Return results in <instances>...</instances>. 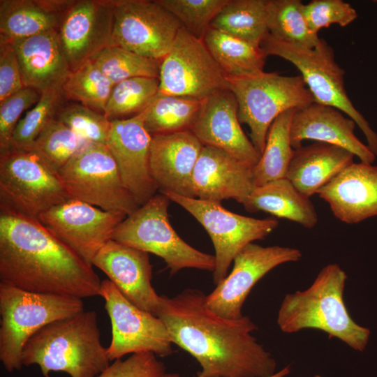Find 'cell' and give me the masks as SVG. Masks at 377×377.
I'll list each match as a JSON object with an SVG mask.
<instances>
[{
	"mask_svg": "<svg viewBox=\"0 0 377 377\" xmlns=\"http://www.w3.org/2000/svg\"><path fill=\"white\" fill-rule=\"evenodd\" d=\"M234 94L240 124L250 129V139L262 154L274 121L289 110H298L314 102L302 76L282 75L264 71L241 77H228Z\"/></svg>",
	"mask_w": 377,
	"mask_h": 377,
	"instance_id": "7",
	"label": "cell"
},
{
	"mask_svg": "<svg viewBox=\"0 0 377 377\" xmlns=\"http://www.w3.org/2000/svg\"><path fill=\"white\" fill-rule=\"evenodd\" d=\"M356 123L341 110L313 102L296 110L293 115L290 139L294 149L304 140L331 144L348 150L361 162L373 164L376 156L355 134Z\"/></svg>",
	"mask_w": 377,
	"mask_h": 377,
	"instance_id": "23",
	"label": "cell"
},
{
	"mask_svg": "<svg viewBox=\"0 0 377 377\" xmlns=\"http://www.w3.org/2000/svg\"><path fill=\"white\" fill-rule=\"evenodd\" d=\"M24 87L15 50L11 42L0 38V102Z\"/></svg>",
	"mask_w": 377,
	"mask_h": 377,
	"instance_id": "44",
	"label": "cell"
},
{
	"mask_svg": "<svg viewBox=\"0 0 377 377\" xmlns=\"http://www.w3.org/2000/svg\"><path fill=\"white\" fill-rule=\"evenodd\" d=\"M191 131L204 146L223 149L253 167L260 158L240 126L237 103L229 89L203 100Z\"/></svg>",
	"mask_w": 377,
	"mask_h": 377,
	"instance_id": "21",
	"label": "cell"
},
{
	"mask_svg": "<svg viewBox=\"0 0 377 377\" xmlns=\"http://www.w3.org/2000/svg\"><path fill=\"white\" fill-rule=\"evenodd\" d=\"M202 40L228 77H241L263 71L267 56L260 47L211 27Z\"/></svg>",
	"mask_w": 377,
	"mask_h": 377,
	"instance_id": "30",
	"label": "cell"
},
{
	"mask_svg": "<svg viewBox=\"0 0 377 377\" xmlns=\"http://www.w3.org/2000/svg\"><path fill=\"white\" fill-rule=\"evenodd\" d=\"M41 94L37 90L24 87L0 102V154L10 148L13 131L22 114L40 100Z\"/></svg>",
	"mask_w": 377,
	"mask_h": 377,
	"instance_id": "42",
	"label": "cell"
},
{
	"mask_svg": "<svg viewBox=\"0 0 377 377\" xmlns=\"http://www.w3.org/2000/svg\"><path fill=\"white\" fill-rule=\"evenodd\" d=\"M10 42L15 50L25 87L40 94L61 90L72 71L61 48L58 30Z\"/></svg>",
	"mask_w": 377,
	"mask_h": 377,
	"instance_id": "25",
	"label": "cell"
},
{
	"mask_svg": "<svg viewBox=\"0 0 377 377\" xmlns=\"http://www.w3.org/2000/svg\"><path fill=\"white\" fill-rule=\"evenodd\" d=\"M202 147L190 130L151 136L149 166L160 193L194 198L192 178Z\"/></svg>",
	"mask_w": 377,
	"mask_h": 377,
	"instance_id": "22",
	"label": "cell"
},
{
	"mask_svg": "<svg viewBox=\"0 0 377 377\" xmlns=\"http://www.w3.org/2000/svg\"><path fill=\"white\" fill-rule=\"evenodd\" d=\"M161 95L205 100L228 89V76L202 40L179 30L169 52L161 60L159 75Z\"/></svg>",
	"mask_w": 377,
	"mask_h": 377,
	"instance_id": "12",
	"label": "cell"
},
{
	"mask_svg": "<svg viewBox=\"0 0 377 377\" xmlns=\"http://www.w3.org/2000/svg\"><path fill=\"white\" fill-rule=\"evenodd\" d=\"M0 280L38 293L80 299L101 295L93 265L40 221L0 211Z\"/></svg>",
	"mask_w": 377,
	"mask_h": 377,
	"instance_id": "2",
	"label": "cell"
},
{
	"mask_svg": "<svg viewBox=\"0 0 377 377\" xmlns=\"http://www.w3.org/2000/svg\"><path fill=\"white\" fill-rule=\"evenodd\" d=\"M57 175L70 198L126 216L139 207L105 145L87 142Z\"/></svg>",
	"mask_w": 377,
	"mask_h": 377,
	"instance_id": "9",
	"label": "cell"
},
{
	"mask_svg": "<svg viewBox=\"0 0 377 377\" xmlns=\"http://www.w3.org/2000/svg\"><path fill=\"white\" fill-rule=\"evenodd\" d=\"M86 142L55 117L47 124L29 150L35 152L57 174Z\"/></svg>",
	"mask_w": 377,
	"mask_h": 377,
	"instance_id": "37",
	"label": "cell"
},
{
	"mask_svg": "<svg viewBox=\"0 0 377 377\" xmlns=\"http://www.w3.org/2000/svg\"><path fill=\"white\" fill-rule=\"evenodd\" d=\"M125 218L120 213L68 198L50 209L38 219L54 235L91 264Z\"/></svg>",
	"mask_w": 377,
	"mask_h": 377,
	"instance_id": "16",
	"label": "cell"
},
{
	"mask_svg": "<svg viewBox=\"0 0 377 377\" xmlns=\"http://www.w3.org/2000/svg\"><path fill=\"white\" fill-rule=\"evenodd\" d=\"M243 205L248 212H265L306 228H314L318 221L309 198L286 177L256 186Z\"/></svg>",
	"mask_w": 377,
	"mask_h": 377,
	"instance_id": "28",
	"label": "cell"
},
{
	"mask_svg": "<svg viewBox=\"0 0 377 377\" xmlns=\"http://www.w3.org/2000/svg\"><path fill=\"white\" fill-rule=\"evenodd\" d=\"M304 13L310 29L318 34L332 24L345 27L358 17L356 10L342 0H313L304 4Z\"/></svg>",
	"mask_w": 377,
	"mask_h": 377,
	"instance_id": "41",
	"label": "cell"
},
{
	"mask_svg": "<svg viewBox=\"0 0 377 377\" xmlns=\"http://www.w3.org/2000/svg\"><path fill=\"white\" fill-rule=\"evenodd\" d=\"M170 201L163 193L156 194L126 216L112 239L161 258L171 274L184 268L213 272L214 256L190 246L172 227L168 212Z\"/></svg>",
	"mask_w": 377,
	"mask_h": 377,
	"instance_id": "8",
	"label": "cell"
},
{
	"mask_svg": "<svg viewBox=\"0 0 377 377\" xmlns=\"http://www.w3.org/2000/svg\"><path fill=\"white\" fill-rule=\"evenodd\" d=\"M375 2H377V1H375Z\"/></svg>",
	"mask_w": 377,
	"mask_h": 377,
	"instance_id": "47",
	"label": "cell"
},
{
	"mask_svg": "<svg viewBox=\"0 0 377 377\" xmlns=\"http://www.w3.org/2000/svg\"><path fill=\"white\" fill-rule=\"evenodd\" d=\"M144 111L132 117L111 121L106 147L112 156L124 185L138 206L158 190L149 166L151 135L145 125Z\"/></svg>",
	"mask_w": 377,
	"mask_h": 377,
	"instance_id": "18",
	"label": "cell"
},
{
	"mask_svg": "<svg viewBox=\"0 0 377 377\" xmlns=\"http://www.w3.org/2000/svg\"><path fill=\"white\" fill-rule=\"evenodd\" d=\"M317 194L345 223L355 224L377 216V166L353 163Z\"/></svg>",
	"mask_w": 377,
	"mask_h": 377,
	"instance_id": "24",
	"label": "cell"
},
{
	"mask_svg": "<svg viewBox=\"0 0 377 377\" xmlns=\"http://www.w3.org/2000/svg\"><path fill=\"white\" fill-rule=\"evenodd\" d=\"M100 296L112 326L108 347L110 361L130 353L152 352L166 357L173 353L170 335L161 318L131 302L109 279L101 281Z\"/></svg>",
	"mask_w": 377,
	"mask_h": 377,
	"instance_id": "13",
	"label": "cell"
},
{
	"mask_svg": "<svg viewBox=\"0 0 377 377\" xmlns=\"http://www.w3.org/2000/svg\"><path fill=\"white\" fill-rule=\"evenodd\" d=\"M155 316L167 327L172 343L198 361L199 377H266L276 373L275 360L251 335L258 327L251 318L217 315L199 290L161 295Z\"/></svg>",
	"mask_w": 377,
	"mask_h": 377,
	"instance_id": "1",
	"label": "cell"
},
{
	"mask_svg": "<svg viewBox=\"0 0 377 377\" xmlns=\"http://www.w3.org/2000/svg\"><path fill=\"white\" fill-rule=\"evenodd\" d=\"M72 1L1 0L0 38H27L58 30L62 13Z\"/></svg>",
	"mask_w": 377,
	"mask_h": 377,
	"instance_id": "27",
	"label": "cell"
},
{
	"mask_svg": "<svg viewBox=\"0 0 377 377\" xmlns=\"http://www.w3.org/2000/svg\"><path fill=\"white\" fill-rule=\"evenodd\" d=\"M203 101L185 96H157L144 111V125L151 136L191 131Z\"/></svg>",
	"mask_w": 377,
	"mask_h": 377,
	"instance_id": "32",
	"label": "cell"
},
{
	"mask_svg": "<svg viewBox=\"0 0 377 377\" xmlns=\"http://www.w3.org/2000/svg\"><path fill=\"white\" fill-rule=\"evenodd\" d=\"M159 83L156 77H134L114 84L104 114L111 121L142 113L157 96Z\"/></svg>",
	"mask_w": 377,
	"mask_h": 377,
	"instance_id": "35",
	"label": "cell"
},
{
	"mask_svg": "<svg viewBox=\"0 0 377 377\" xmlns=\"http://www.w3.org/2000/svg\"><path fill=\"white\" fill-rule=\"evenodd\" d=\"M192 186L194 198L219 202L234 199L244 205L256 187L253 166L223 149L203 145Z\"/></svg>",
	"mask_w": 377,
	"mask_h": 377,
	"instance_id": "20",
	"label": "cell"
},
{
	"mask_svg": "<svg viewBox=\"0 0 377 377\" xmlns=\"http://www.w3.org/2000/svg\"><path fill=\"white\" fill-rule=\"evenodd\" d=\"M82 311V299L29 292L0 282V360L5 369L22 368L24 345L43 327Z\"/></svg>",
	"mask_w": 377,
	"mask_h": 377,
	"instance_id": "5",
	"label": "cell"
},
{
	"mask_svg": "<svg viewBox=\"0 0 377 377\" xmlns=\"http://www.w3.org/2000/svg\"><path fill=\"white\" fill-rule=\"evenodd\" d=\"M56 118L82 140L106 144L111 121L103 113L76 102L64 103Z\"/></svg>",
	"mask_w": 377,
	"mask_h": 377,
	"instance_id": "40",
	"label": "cell"
},
{
	"mask_svg": "<svg viewBox=\"0 0 377 377\" xmlns=\"http://www.w3.org/2000/svg\"><path fill=\"white\" fill-rule=\"evenodd\" d=\"M268 4L269 0H228L210 27L260 47L269 34Z\"/></svg>",
	"mask_w": 377,
	"mask_h": 377,
	"instance_id": "29",
	"label": "cell"
},
{
	"mask_svg": "<svg viewBox=\"0 0 377 377\" xmlns=\"http://www.w3.org/2000/svg\"><path fill=\"white\" fill-rule=\"evenodd\" d=\"M114 8L111 46L146 57L162 60L182 27L155 0H114Z\"/></svg>",
	"mask_w": 377,
	"mask_h": 377,
	"instance_id": "14",
	"label": "cell"
},
{
	"mask_svg": "<svg viewBox=\"0 0 377 377\" xmlns=\"http://www.w3.org/2000/svg\"><path fill=\"white\" fill-rule=\"evenodd\" d=\"M114 22V0L72 1L62 13L58 29L71 71L111 46Z\"/></svg>",
	"mask_w": 377,
	"mask_h": 377,
	"instance_id": "17",
	"label": "cell"
},
{
	"mask_svg": "<svg viewBox=\"0 0 377 377\" xmlns=\"http://www.w3.org/2000/svg\"><path fill=\"white\" fill-rule=\"evenodd\" d=\"M95 311L52 322L35 333L22 351L24 366L37 364L44 377L62 371L71 377H96L110 365L101 342Z\"/></svg>",
	"mask_w": 377,
	"mask_h": 377,
	"instance_id": "4",
	"label": "cell"
},
{
	"mask_svg": "<svg viewBox=\"0 0 377 377\" xmlns=\"http://www.w3.org/2000/svg\"><path fill=\"white\" fill-rule=\"evenodd\" d=\"M91 265L104 272L131 302L156 314L161 295L151 285L152 267L148 253L110 239L95 256Z\"/></svg>",
	"mask_w": 377,
	"mask_h": 377,
	"instance_id": "19",
	"label": "cell"
},
{
	"mask_svg": "<svg viewBox=\"0 0 377 377\" xmlns=\"http://www.w3.org/2000/svg\"><path fill=\"white\" fill-rule=\"evenodd\" d=\"M267 56L281 57L300 72L314 102L332 106L352 119L363 133L367 145L377 157V133L353 105L345 87V71L335 59L333 48L320 38L313 48L288 43L269 34L260 44Z\"/></svg>",
	"mask_w": 377,
	"mask_h": 377,
	"instance_id": "6",
	"label": "cell"
},
{
	"mask_svg": "<svg viewBox=\"0 0 377 377\" xmlns=\"http://www.w3.org/2000/svg\"><path fill=\"white\" fill-rule=\"evenodd\" d=\"M295 110L286 111L271 125L264 150L259 161L253 167L256 186L286 177L295 151L290 143V131Z\"/></svg>",
	"mask_w": 377,
	"mask_h": 377,
	"instance_id": "31",
	"label": "cell"
},
{
	"mask_svg": "<svg viewBox=\"0 0 377 377\" xmlns=\"http://www.w3.org/2000/svg\"><path fill=\"white\" fill-rule=\"evenodd\" d=\"M189 34L203 40L211 23L228 0H155Z\"/></svg>",
	"mask_w": 377,
	"mask_h": 377,
	"instance_id": "39",
	"label": "cell"
},
{
	"mask_svg": "<svg viewBox=\"0 0 377 377\" xmlns=\"http://www.w3.org/2000/svg\"><path fill=\"white\" fill-rule=\"evenodd\" d=\"M290 371V369L289 366H287L282 369H281L279 371L276 372L273 375L266 376V377H285L287 375L289 374ZM163 377H181L178 374H171V373H165ZM199 377V376H195Z\"/></svg>",
	"mask_w": 377,
	"mask_h": 377,
	"instance_id": "45",
	"label": "cell"
},
{
	"mask_svg": "<svg viewBox=\"0 0 377 377\" xmlns=\"http://www.w3.org/2000/svg\"><path fill=\"white\" fill-rule=\"evenodd\" d=\"M268 29L275 38L304 47L313 48L320 40L310 29L300 0H269Z\"/></svg>",
	"mask_w": 377,
	"mask_h": 377,
	"instance_id": "33",
	"label": "cell"
},
{
	"mask_svg": "<svg viewBox=\"0 0 377 377\" xmlns=\"http://www.w3.org/2000/svg\"><path fill=\"white\" fill-rule=\"evenodd\" d=\"M90 60L114 84L131 78H159L160 75L161 60L117 46L105 47Z\"/></svg>",
	"mask_w": 377,
	"mask_h": 377,
	"instance_id": "36",
	"label": "cell"
},
{
	"mask_svg": "<svg viewBox=\"0 0 377 377\" xmlns=\"http://www.w3.org/2000/svg\"><path fill=\"white\" fill-rule=\"evenodd\" d=\"M346 280V272L330 263L321 269L308 288L286 295L276 318L280 330L288 334L319 330L363 351L370 330L356 323L347 310L343 296Z\"/></svg>",
	"mask_w": 377,
	"mask_h": 377,
	"instance_id": "3",
	"label": "cell"
},
{
	"mask_svg": "<svg viewBox=\"0 0 377 377\" xmlns=\"http://www.w3.org/2000/svg\"><path fill=\"white\" fill-rule=\"evenodd\" d=\"M64 99L61 90L42 93L38 103L17 123L10 148L29 149L47 124L56 117Z\"/></svg>",
	"mask_w": 377,
	"mask_h": 377,
	"instance_id": "38",
	"label": "cell"
},
{
	"mask_svg": "<svg viewBox=\"0 0 377 377\" xmlns=\"http://www.w3.org/2000/svg\"><path fill=\"white\" fill-rule=\"evenodd\" d=\"M315 377H321V376H316Z\"/></svg>",
	"mask_w": 377,
	"mask_h": 377,
	"instance_id": "46",
	"label": "cell"
},
{
	"mask_svg": "<svg viewBox=\"0 0 377 377\" xmlns=\"http://www.w3.org/2000/svg\"><path fill=\"white\" fill-rule=\"evenodd\" d=\"M165 373V366L154 353L140 352L114 360L96 377H163Z\"/></svg>",
	"mask_w": 377,
	"mask_h": 377,
	"instance_id": "43",
	"label": "cell"
},
{
	"mask_svg": "<svg viewBox=\"0 0 377 377\" xmlns=\"http://www.w3.org/2000/svg\"><path fill=\"white\" fill-rule=\"evenodd\" d=\"M57 174L33 151L10 148L0 154V207L38 219L68 200Z\"/></svg>",
	"mask_w": 377,
	"mask_h": 377,
	"instance_id": "10",
	"label": "cell"
},
{
	"mask_svg": "<svg viewBox=\"0 0 377 377\" xmlns=\"http://www.w3.org/2000/svg\"><path fill=\"white\" fill-rule=\"evenodd\" d=\"M302 257L301 251L295 248L247 244L235 256L231 272L206 295L207 306L226 318H242L243 304L255 284L276 267Z\"/></svg>",
	"mask_w": 377,
	"mask_h": 377,
	"instance_id": "15",
	"label": "cell"
},
{
	"mask_svg": "<svg viewBox=\"0 0 377 377\" xmlns=\"http://www.w3.org/2000/svg\"><path fill=\"white\" fill-rule=\"evenodd\" d=\"M114 86V84L89 60L71 73L61 91L65 99L104 114Z\"/></svg>",
	"mask_w": 377,
	"mask_h": 377,
	"instance_id": "34",
	"label": "cell"
},
{
	"mask_svg": "<svg viewBox=\"0 0 377 377\" xmlns=\"http://www.w3.org/2000/svg\"><path fill=\"white\" fill-rule=\"evenodd\" d=\"M354 154L342 147L314 142L295 149L286 176L302 194H314L348 165Z\"/></svg>",
	"mask_w": 377,
	"mask_h": 377,
	"instance_id": "26",
	"label": "cell"
},
{
	"mask_svg": "<svg viewBox=\"0 0 377 377\" xmlns=\"http://www.w3.org/2000/svg\"><path fill=\"white\" fill-rule=\"evenodd\" d=\"M190 213L205 229L214 247V283L217 285L227 276L235 256L247 244L263 239L275 230L279 222L245 216L228 211L221 202L161 193Z\"/></svg>",
	"mask_w": 377,
	"mask_h": 377,
	"instance_id": "11",
	"label": "cell"
}]
</instances>
